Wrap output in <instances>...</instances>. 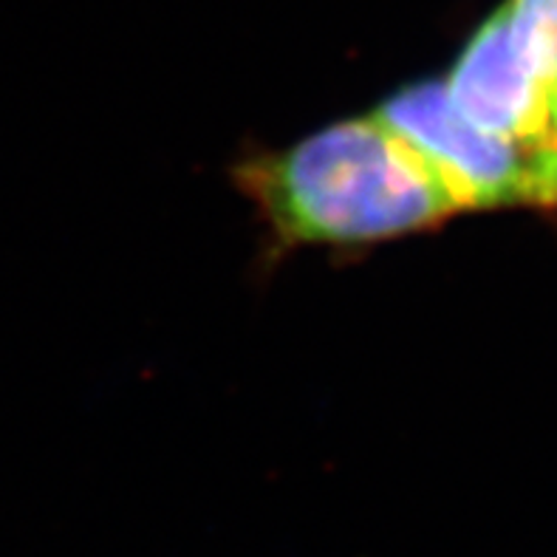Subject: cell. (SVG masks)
<instances>
[{"instance_id":"obj_1","label":"cell","mask_w":557,"mask_h":557,"mask_svg":"<svg viewBox=\"0 0 557 557\" xmlns=\"http://www.w3.org/2000/svg\"><path fill=\"white\" fill-rule=\"evenodd\" d=\"M240 178L292 244H371L459 210L428 159L380 116L343 122L286 153L252 159Z\"/></svg>"},{"instance_id":"obj_2","label":"cell","mask_w":557,"mask_h":557,"mask_svg":"<svg viewBox=\"0 0 557 557\" xmlns=\"http://www.w3.org/2000/svg\"><path fill=\"white\" fill-rule=\"evenodd\" d=\"M428 159L456 205H557L555 136H504L470 122L447 85L424 83L391 97L376 113Z\"/></svg>"},{"instance_id":"obj_3","label":"cell","mask_w":557,"mask_h":557,"mask_svg":"<svg viewBox=\"0 0 557 557\" xmlns=\"http://www.w3.org/2000/svg\"><path fill=\"white\" fill-rule=\"evenodd\" d=\"M467 120L504 136H552L555 79L537 63L512 12L493 14L470 40L447 85Z\"/></svg>"},{"instance_id":"obj_4","label":"cell","mask_w":557,"mask_h":557,"mask_svg":"<svg viewBox=\"0 0 557 557\" xmlns=\"http://www.w3.org/2000/svg\"><path fill=\"white\" fill-rule=\"evenodd\" d=\"M552 136H555L557 141V85L555 91H552Z\"/></svg>"}]
</instances>
